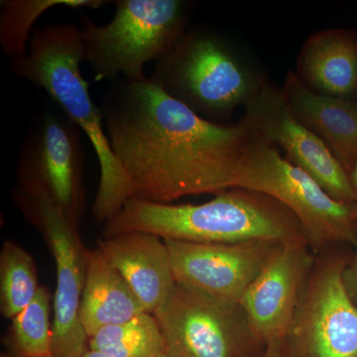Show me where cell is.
I'll return each mask as SVG.
<instances>
[{"mask_svg":"<svg viewBox=\"0 0 357 357\" xmlns=\"http://www.w3.org/2000/svg\"><path fill=\"white\" fill-rule=\"evenodd\" d=\"M100 110L133 199L171 204L236 188L253 139L244 119L222 124L204 119L150 77L114 82Z\"/></svg>","mask_w":357,"mask_h":357,"instance_id":"6da1fadb","label":"cell"},{"mask_svg":"<svg viewBox=\"0 0 357 357\" xmlns=\"http://www.w3.org/2000/svg\"><path fill=\"white\" fill-rule=\"evenodd\" d=\"M129 231L198 243L307 241L292 211L271 197L243 188L218 192L211 201L199 204L129 199L105 223L102 237Z\"/></svg>","mask_w":357,"mask_h":357,"instance_id":"7a4b0ae2","label":"cell"},{"mask_svg":"<svg viewBox=\"0 0 357 357\" xmlns=\"http://www.w3.org/2000/svg\"><path fill=\"white\" fill-rule=\"evenodd\" d=\"M83 61L86 56L79 26L49 24L34 30L27 54L13 61L10 70L45 89L91 141L100 171L93 213L98 222L105 223L132 198V188L110 146L102 110L89 95L81 72Z\"/></svg>","mask_w":357,"mask_h":357,"instance_id":"3957f363","label":"cell"},{"mask_svg":"<svg viewBox=\"0 0 357 357\" xmlns=\"http://www.w3.org/2000/svg\"><path fill=\"white\" fill-rule=\"evenodd\" d=\"M150 79L206 119L248 105L266 83L227 42L203 29L185 33L155 63Z\"/></svg>","mask_w":357,"mask_h":357,"instance_id":"277c9868","label":"cell"},{"mask_svg":"<svg viewBox=\"0 0 357 357\" xmlns=\"http://www.w3.org/2000/svg\"><path fill=\"white\" fill-rule=\"evenodd\" d=\"M109 23L83 18L86 61L96 81L145 79V66L159 61L185 34L187 3L181 0H117Z\"/></svg>","mask_w":357,"mask_h":357,"instance_id":"5b68a950","label":"cell"},{"mask_svg":"<svg viewBox=\"0 0 357 357\" xmlns=\"http://www.w3.org/2000/svg\"><path fill=\"white\" fill-rule=\"evenodd\" d=\"M236 188L261 192L284 204L312 248L338 243L357 248L356 206L332 198L309 174L284 158L278 147L255 132Z\"/></svg>","mask_w":357,"mask_h":357,"instance_id":"8992f818","label":"cell"},{"mask_svg":"<svg viewBox=\"0 0 357 357\" xmlns=\"http://www.w3.org/2000/svg\"><path fill=\"white\" fill-rule=\"evenodd\" d=\"M13 198L25 218L41 232L55 259L57 282L52 306V356L84 357L89 349L79 317L86 250L82 248L77 227L43 192L18 185Z\"/></svg>","mask_w":357,"mask_h":357,"instance_id":"52a82bcc","label":"cell"},{"mask_svg":"<svg viewBox=\"0 0 357 357\" xmlns=\"http://www.w3.org/2000/svg\"><path fill=\"white\" fill-rule=\"evenodd\" d=\"M153 314L171 357H248L261 344L241 305L178 284Z\"/></svg>","mask_w":357,"mask_h":357,"instance_id":"ba28073f","label":"cell"},{"mask_svg":"<svg viewBox=\"0 0 357 357\" xmlns=\"http://www.w3.org/2000/svg\"><path fill=\"white\" fill-rule=\"evenodd\" d=\"M347 262L321 260L301 292L285 340L302 357H357V307L342 281Z\"/></svg>","mask_w":357,"mask_h":357,"instance_id":"9c48e42d","label":"cell"},{"mask_svg":"<svg viewBox=\"0 0 357 357\" xmlns=\"http://www.w3.org/2000/svg\"><path fill=\"white\" fill-rule=\"evenodd\" d=\"M81 131L67 116L42 115L21 147L17 167L20 187L43 192L76 227L86 204Z\"/></svg>","mask_w":357,"mask_h":357,"instance_id":"30bf717a","label":"cell"},{"mask_svg":"<svg viewBox=\"0 0 357 357\" xmlns=\"http://www.w3.org/2000/svg\"><path fill=\"white\" fill-rule=\"evenodd\" d=\"M178 285L239 304L253 281L280 249L276 241L198 243L164 239Z\"/></svg>","mask_w":357,"mask_h":357,"instance_id":"8fae6325","label":"cell"},{"mask_svg":"<svg viewBox=\"0 0 357 357\" xmlns=\"http://www.w3.org/2000/svg\"><path fill=\"white\" fill-rule=\"evenodd\" d=\"M245 107L243 119L253 132L280 147L289 161L309 174L332 198L356 203L349 173L328 145L289 109L281 89L265 83Z\"/></svg>","mask_w":357,"mask_h":357,"instance_id":"7c38bea8","label":"cell"},{"mask_svg":"<svg viewBox=\"0 0 357 357\" xmlns=\"http://www.w3.org/2000/svg\"><path fill=\"white\" fill-rule=\"evenodd\" d=\"M309 246L306 241L282 244L239 303L253 335L263 344L287 337L301 292L314 265Z\"/></svg>","mask_w":357,"mask_h":357,"instance_id":"4fadbf2b","label":"cell"},{"mask_svg":"<svg viewBox=\"0 0 357 357\" xmlns=\"http://www.w3.org/2000/svg\"><path fill=\"white\" fill-rule=\"evenodd\" d=\"M96 246L123 276L145 311L154 314L177 285L164 239L142 231L102 237Z\"/></svg>","mask_w":357,"mask_h":357,"instance_id":"5bb4252c","label":"cell"},{"mask_svg":"<svg viewBox=\"0 0 357 357\" xmlns=\"http://www.w3.org/2000/svg\"><path fill=\"white\" fill-rule=\"evenodd\" d=\"M281 91L289 109L328 145L351 177L357 162V100L314 93L293 70Z\"/></svg>","mask_w":357,"mask_h":357,"instance_id":"9a60e30c","label":"cell"},{"mask_svg":"<svg viewBox=\"0 0 357 357\" xmlns=\"http://www.w3.org/2000/svg\"><path fill=\"white\" fill-rule=\"evenodd\" d=\"M295 73L314 93L357 100V30L335 28L312 34Z\"/></svg>","mask_w":357,"mask_h":357,"instance_id":"2e32d148","label":"cell"},{"mask_svg":"<svg viewBox=\"0 0 357 357\" xmlns=\"http://www.w3.org/2000/svg\"><path fill=\"white\" fill-rule=\"evenodd\" d=\"M84 261L79 317L89 338L105 326L126 323L146 312L128 282L100 249L86 250Z\"/></svg>","mask_w":357,"mask_h":357,"instance_id":"e0dca14e","label":"cell"},{"mask_svg":"<svg viewBox=\"0 0 357 357\" xmlns=\"http://www.w3.org/2000/svg\"><path fill=\"white\" fill-rule=\"evenodd\" d=\"M103 0H1L0 1V46L7 57H24L29 48L32 28L42 14L53 7L98 9Z\"/></svg>","mask_w":357,"mask_h":357,"instance_id":"ac0fdd59","label":"cell"},{"mask_svg":"<svg viewBox=\"0 0 357 357\" xmlns=\"http://www.w3.org/2000/svg\"><path fill=\"white\" fill-rule=\"evenodd\" d=\"M89 347L114 357H158L165 352V342L154 314L145 312L98 331L89 338Z\"/></svg>","mask_w":357,"mask_h":357,"instance_id":"d6986e66","label":"cell"},{"mask_svg":"<svg viewBox=\"0 0 357 357\" xmlns=\"http://www.w3.org/2000/svg\"><path fill=\"white\" fill-rule=\"evenodd\" d=\"M40 286L32 256L14 241L0 252V312L13 319L34 299Z\"/></svg>","mask_w":357,"mask_h":357,"instance_id":"ffe728a7","label":"cell"},{"mask_svg":"<svg viewBox=\"0 0 357 357\" xmlns=\"http://www.w3.org/2000/svg\"><path fill=\"white\" fill-rule=\"evenodd\" d=\"M51 295L40 287L32 302L13 319L9 354L20 357L52 356Z\"/></svg>","mask_w":357,"mask_h":357,"instance_id":"44dd1931","label":"cell"},{"mask_svg":"<svg viewBox=\"0 0 357 357\" xmlns=\"http://www.w3.org/2000/svg\"><path fill=\"white\" fill-rule=\"evenodd\" d=\"M342 281L347 293L357 307V249L356 252L345 264L342 272Z\"/></svg>","mask_w":357,"mask_h":357,"instance_id":"7402d4cb","label":"cell"},{"mask_svg":"<svg viewBox=\"0 0 357 357\" xmlns=\"http://www.w3.org/2000/svg\"><path fill=\"white\" fill-rule=\"evenodd\" d=\"M262 357H291L286 349L285 340H276L266 345V351Z\"/></svg>","mask_w":357,"mask_h":357,"instance_id":"603a6c76","label":"cell"},{"mask_svg":"<svg viewBox=\"0 0 357 357\" xmlns=\"http://www.w3.org/2000/svg\"><path fill=\"white\" fill-rule=\"evenodd\" d=\"M351 181L352 187H354V194H356V203H354V206H356L357 213V162L351 174Z\"/></svg>","mask_w":357,"mask_h":357,"instance_id":"cb8c5ba5","label":"cell"},{"mask_svg":"<svg viewBox=\"0 0 357 357\" xmlns=\"http://www.w3.org/2000/svg\"><path fill=\"white\" fill-rule=\"evenodd\" d=\"M84 357H114L109 356V354H103V352L93 351V349H89V351L86 352Z\"/></svg>","mask_w":357,"mask_h":357,"instance_id":"d4e9b609","label":"cell"},{"mask_svg":"<svg viewBox=\"0 0 357 357\" xmlns=\"http://www.w3.org/2000/svg\"><path fill=\"white\" fill-rule=\"evenodd\" d=\"M1 357H20V356H13V354H2ZM45 357H54V356H45Z\"/></svg>","mask_w":357,"mask_h":357,"instance_id":"484cf974","label":"cell"},{"mask_svg":"<svg viewBox=\"0 0 357 357\" xmlns=\"http://www.w3.org/2000/svg\"><path fill=\"white\" fill-rule=\"evenodd\" d=\"M158 357H171V356H168V354H167L166 352H164V354H162L161 356H159Z\"/></svg>","mask_w":357,"mask_h":357,"instance_id":"4316f807","label":"cell"}]
</instances>
